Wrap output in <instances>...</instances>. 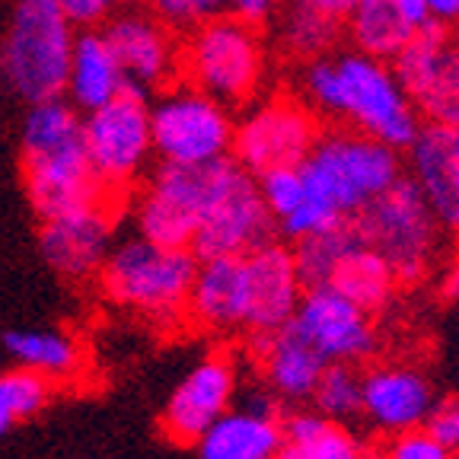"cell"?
Masks as SVG:
<instances>
[{
  "label": "cell",
  "mask_w": 459,
  "mask_h": 459,
  "mask_svg": "<svg viewBox=\"0 0 459 459\" xmlns=\"http://www.w3.org/2000/svg\"><path fill=\"white\" fill-rule=\"evenodd\" d=\"M108 48L115 51L128 86L157 93L179 77V39L151 7H118L100 22Z\"/></svg>",
  "instance_id": "14"
},
{
  "label": "cell",
  "mask_w": 459,
  "mask_h": 459,
  "mask_svg": "<svg viewBox=\"0 0 459 459\" xmlns=\"http://www.w3.org/2000/svg\"><path fill=\"white\" fill-rule=\"evenodd\" d=\"M4 351L16 367H29L51 383L74 380L83 370V348L65 329H10Z\"/></svg>",
  "instance_id": "26"
},
{
  "label": "cell",
  "mask_w": 459,
  "mask_h": 459,
  "mask_svg": "<svg viewBox=\"0 0 459 459\" xmlns=\"http://www.w3.org/2000/svg\"><path fill=\"white\" fill-rule=\"evenodd\" d=\"M424 430L430 437L440 440L450 453L459 450V399H440L434 402L428 421H424Z\"/></svg>",
  "instance_id": "35"
},
{
  "label": "cell",
  "mask_w": 459,
  "mask_h": 459,
  "mask_svg": "<svg viewBox=\"0 0 459 459\" xmlns=\"http://www.w3.org/2000/svg\"><path fill=\"white\" fill-rule=\"evenodd\" d=\"M233 166V157L214 160L201 166L182 163H157L143 176L134 198H128L134 214L137 237L160 246L188 249L192 246L198 221L211 198L221 188L223 176Z\"/></svg>",
  "instance_id": "9"
},
{
  "label": "cell",
  "mask_w": 459,
  "mask_h": 459,
  "mask_svg": "<svg viewBox=\"0 0 459 459\" xmlns=\"http://www.w3.org/2000/svg\"><path fill=\"white\" fill-rule=\"evenodd\" d=\"M239 393V364L230 351H211L201 358L182 383L166 399L160 430L172 444L195 446V440L223 415L233 409Z\"/></svg>",
  "instance_id": "15"
},
{
  "label": "cell",
  "mask_w": 459,
  "mask_h": 459,
  "mask_svg": "<svg viewBox=\"0 0 459 459\" xmlns=\"http://www.w3.org/2000/svg\"><path fill=\"white\" fill-rule=\"evenodd\" d=\"M179 77L227 108H246L268 83L262 26L233 13L198 22L179 42Z\"/></svg>",
  "instance_id": "5"
},
{
  "label": "cell",
  "mask_w": 459,
  "mask_h": 459,
  "mask_svg": "<svg viewBox=\"0 0 459 459\" xmlns=\"http://www.w3.org/2000/svg\"><path fill=\"white\" fill-rule=\"evenodd\" d=\"M383 459H453L440 440H434L424 428H411L393 434V444L386 446Z\"/></svg>",
  "instance_id": "34"
},
{
  "label": "cell",
  "mask_w": 459,
  "mask_h": 459,
  "mask_svg": "<svg viewBox=\"0 0 459 459\" xmlns=\"http://www.w3.org/2000/svg\"><path fill=\"white\" fill-rule=\"evenodd\" d=\"M233 108L176 77L151 93V137L157 163L201 166L230 157Z\"/></svg>",
  "instance_id": "10"
},
{
  "label": "cell",
  "mask_w": 459,
  "mask_h": 459,
  "mask_svg": "<svg viewBox=\"0 0 459 459\" xmlns=\"http://www.w3.org/2000/svg\"><path fill=\"white\" fill-rule=\"evenodd\" d=\"M239 112L243 115L233 122L230 157L249 176L300 166L316 137L323 134V118L294 93L258 96Z\"/></svg>",
  "instance_id": "11"
},
{
  "label": "cell",
  "mask_w": 459,
  "mask_h": 459,
  "mask_svg": "<svg viewBox=\"0 0 459 459\" xmlns=\"http://www.w3.org/2000/svg\"><path fill=\"white\" fill-rule=\"evenodd\" d=\"M453 459H459V450H456V453H453Z\"/></svg>",
  "instance_id": "43"
},
{
  "label": "cell",
  "mask_w": 459,
  "mask_h": 459,
  "mask_svg": "<svg viewBox=\"0 0 459 459\" xmlns=\"http://www.w3.org/2000/svg\"><path fill=\"white\" fill-rule=\"evenodd\" d=\"M118 204H86L67 214L42 221L39 230V249L42 258L67 281H90L100 274L115 239V214Z\"/></svg>",
  "instance_id": "18"
},
{
  "label": "cell",
  "mask_w": 459,
  "mask_h": 459,
  "mask_svg": "<svg viewBox=\"0 0 459 459\" xmlns=\"http://www.w3.org/2000/svg\"><path fill=\"white\" fill-rule=\"evenodd\" d=\"M316 7H323V10H329L332 16H338V20H344L348 16V10L354 7V0H313Z\"/></svg>",
  "instance_id": "41"
},
{
  "label": "cell",
  "mask_w": 459,
  "mask_h": 459,
  "mask_svg": "<svg viewBox=\"0 0 459 459\" xmlns=\"http://www.w3.org/2000/svg\"><path fill=\"white\" fill-rule=\"evenodd\" d=\"M290 323L325 364H358L377 351L373 316L332 287H307Z\"/></svg>",
  "instance_id": "16"
},
{
  "label": "cell",
  "mask_w": 459,
  "mask_h": 459,
  "mask_svg": "<svg viewBox=\"0 0 459 459\" xmlns=\"http://www.w3.org/2000/svg\"><path fill=\"white\" fill-rule=\"evenodd\" d=\"M274 459H367V450L351 430L329 421L309 440H284Z\"/></svg>",
  "instance_id": "30"
},
{
  "label": "cell",
  "mask_w": 459,
  "mask_h": 459,
  "mask_svg": "<svg viewBox=\"0 0 459 459\" xmlns=\"http://www.w3.org/2000/svg\"><path fill=\"white\" fill-rule=\"evenodd\" d=\"M399 4H402V10L415 20V26H424V22H428V13H424L421 0H399Z\"/></svg>",
  "instance_id": "42"
},
{
  "label": "cell",
  "mask_w": 459,
  "mask_h": 459,
  "mask_svg": "<svg viewBox=\"0 0 459 459\" xmlns=\"http://www.w3.org/2000/svg\"><path fill=\"white\" fill-rule=\"evenodd\" d=\"M20 166L26 198L39 221L100 201L118 204L93 176L83 147V115L65 96L26 106L20 125Z\"/></svg>",
  "instance_id": "3"
},
{
  "label": "cell",
  "mask_w": 459,
  "mask_h": 459,
  "mask_svg": "<svg viewBox=\"0 0 459 459\" xmlns=\"http://www.w3.org/2000/svg\"><path fill=\"white\" fill-rule=\"evenodd\" d=\"M0 377H4L10 411H13L16 421L36 418L51 402V393H55V383L48 377H42V373L29 370V367H13V370L0 373Z\"/></svg>",
  "instance_id": "32"
},
{
  "label": "cell",
  "mask_w": 459,
  "mask_h": 459,
  "mask_svg": "<svg viewBox=\"0 0 459 459\" xmlns=\"http://www.w3.org/2000/svg\"><path fill=\"white\" fill-rule=\"evenodd\" d=\"M195 268H198V255L192 249L131 237L118 246L112 243L96 281L102 297L115 307L143 316L157 325H172L186 319Z\"/></svg>",
  "instance_id": "6"
},
{
  "label": "cell",
  "mask_w": 459,
  "mask_h": 459,
  "mask_svg": "<svg viewBox=\"0 0 459 459\" xmlns=\"http://www.w3.org/2000/svg\"><path fill=\"white\" fill-rule=\"evenodd\" d=\"M147 7L176 32H188L198 22L227 10V0H147Z\"/></svg>",
  "instance_id": "33"
},
{
  "label": "cell",
  "mask_w": 459,
  "mask_h": 459,
  "mask_svg": "<svg viewBox=\"0 0 459 459\" xmlns=\"http://www.w3.org/2000/svg\"><path fill=\"white\" fill-rule=\"evenodd\" d=\"M297 169L303 179V204L294 217L278 223V233L287 239L348 227L367 201L386 192L405 172V160L389 143L335 125L323 128Z\"/></svg>",
  "instance_id": "1"
},
{
  "label": "cell",
  "mask_w": 459,
  "mask_h": 459,
  "mask_svg": "<svg viewBox=\"0 0 459 459\" xmlns=\"http://www.w3.org/2000/svg\"><path fill=\"white\" fill-rule=\"evenodd\" d=\"M186 319L201 332H243V255L198 258Z\"/></svg>",
  "instance_id": "22"
},
{
  "label": "cell",
  "mask_w": 459,
  "mask_h": 459,
  "mask_svg": "<svg viewBox=\"0 0 459 459\" xmlns=\"http://www.w3.org/2000/svg\"><path fill=\"white\" fill-rule=\"evenodd\" d=\"M274 20H278L281 48L294 61H313L319 55H329L344 36V20L316 7L313 0H287L274 13Z\"/></svg>",
  "instance_id": "28"
},
{
  "label": "cell",
  "mask_w": 459,
  "mask_h": 459,
  "mask_svg": "<svg viewBox=\"0 0 459 459\" xmlns=\"http://www.w3.org/2000/svg\"><path fill=\"white\" fill-rule=\"evenodd\" d=\"M83 147L100 186L125 208L131 188L151 172L157 160L151 137V96L125 86L106 106L86 112Z\"/></svg>",
  "instance_id": "8"
},
{
  "label": "cell",
  "mask_w": 459,
  "mask_h": 459,
  "mask_svg": "<svg viewBox=\"0 0 459 459\" xmlns=\"http://www.w3.org/2000/svg\"><path fill=\"white\" fill-rule=\"evenodd\" d=\"M258 195L265 201L268 214L274 217V227L284 223L287 217H294L303 204V179L297 166H284V169H268L255 176Z\"/></svg>",
  "instance_id": "31"
},
{
  "label": "cell",
  "mask_w": 459,
  "mask_h": 459,
  "mask_svg": "<svg viewBox=\"0 0 459 459\" xmlns=\"http://www.w3.org/2000/svg\"><path fill=\"white\" fill-rule=\"evenodd\" d=\"M281 444H284L281 418L252 415V411L237 409V405L223 411L195 440L198 459H274Z\"/></svg>",
  "instance_id": "24"
},
{
  "label": "cell",
  "mask_w": 459,
  "mask_h": 459,
  "mask_svg": "<svg viewBox=\"0 0 459 459\" xmlns=\"http://www.w3.org/2000/svg\"><path fill=\"white\" fill-rule=\"evenodd\" d=\"M300 100L319 118L405 151L421 131L393 65L358 48H332L300 67Z\"/></svg>",
  "instance_id": "2"
},
{
  "label": "cell",
  "mask_w": 459,
  "mask_h": 459,
  "mask_svg": "<svg viewBox=\"0 0 459 459\" xmlns=\"http://www.w3.org/2000/svg\"><path fill=\"white\" fill-rule=\"evenodd\" d=\"M405 153V176L421 188L444 233L459 239V125H421Z\"/></svg>",
  "instance_id": "19"
},
{
  "label": "cell",
  "mask_w": 459,
  "mask_h": 459,
  "mask_svg": "<svg viewBox=\"0 0 459 459\" xmlns=\"http://www.w3.org/2000/svg\"><path fill=\"white\" fill-rule=\"evenodd\" d=\"M125 86H128V80H125L115 51L108 48L102 29L80 26L77 36H74L71 61H67L65 100L80 115H86L106 106L108 100H115Z\"/></svg>",
  "instance_id": "23"
},
{
  "label": "cell",
  "mask_w": 459,
  "mask_h": 459,
  "mask_svg": "<svg viewBox=\"0 0 459 459\" xmlns=\"http://www.w3.org/2000/svg\"><path fill=\"white\" fill-rule=\"evenodd\" d=\"M274 233H278V227H274V217L268 214L265 201L258 195L255 176H249L233 160L217 195L201 214L188 249L198 258L246 255L255 246L274 239Z\"/></svg>",
  "instance_id": "13"
},
{
  "label": "cell",
  "mask_w": 459,
  "mask_h": 459,
  "mask_svg": "<svg viewBox=\"0 0 459 459\" xmlns=\"http://www.w3.org/2000/svg\"><path fill=\"white\" fill-rule=\"evenodd\" d=\"M415 29V20L402 10L399 0H354V7L344 16V36L351 48L383 61H393Z\"/></svg>",
  "instance_id": "27"
},
{
  "label": "cell",
  "mask_w": 459,
  "mask_h": 459,
  "mask_svg": "<svg viewBox=\"0 0 459 459\" xmlns=\"http://www.w3.org/2000/svg\"><path fill=\"white\" fill-rule=\"evenodd\" d=\"M313 409L329 421H351L360 415V373L354 364H325L313 395Z\"/></svg>",
  "instance_id": "29"
},
{
  "label": "cell",
  "mask_w": 459,
  "mask_h": 459,
  "mask_svg": "<svg viewBox=\"0 0 459 459\" xmlns=\"http://www.w3.org/2000/svg\"><path fill=\"white\" fill-rule=\"evenodd\" d=\"M122 0H61V7L67 10L77 26H100Z\"/></svg>",
  "instance_id": "36"
},
{
  "label": "cell",
  "mask_w": 459,
  "mask_h": 459,
  "mask_svg": "<svg viewBox=\"0 0 459 459\" xmlns=\"http://www.w3.org/2000/svg\"><path fill=\"white\" fill-rule=\"evenodd\" d=\"M421 125H459V36L424 22L389 61Z\"/></svg>",
  "instance_id": "12"
},
{
  "label": "cell",
  "mask_w": 459,
  "mask_h": 459,
  "mask_svg": "<svg viewBox=\"0 0 459 459\" xmlns=\"http://www.w3.org/2000/svg\"><path fill=\"white\" fill-rule=\"evenodd\" d=\"M428 22H437V26L456 29L459 26V0H421Z\"/></svg>",
  "instance_id": "38"
},
{
  "label": "cell",
  "mask_w": 459,
  "mask_h": 459,
  "mask_svg": "<svg viewBox=\"0 0 459 459\" xmlns=\"http://www.w3.org/2000/svg\"><path fill=\"white\" fill-rule=\"evenodd\" d=\"M440 294H444V300L459 303V262L446 268L444 281H440Z\"/></svg>",
  "instance_id": "39"
},
{
  "label": "cell",
  "mask_w": 459,
  "mask_h": 459,
  "mask_svg": "<svg viewBox=\"0 0 459 459\" xmlns=\"http://www.w3.org/2000/svg\"><path fill=\"white\" fill-rule=\"evenodd\" d=\"M325 287H332L351 303H358L364 313L377 316L393 303L399 278L386 265V258L380 252H373L367 243H360L358 233H354L348 249L342 252V258L332 268V278Z\"/></svg>",
  "instance_id": "25"
},
{
  "label": "cell",
  "mask_w": 459,
  "mask_h": 459,
  "mask_svg": "<svg viewBox=\"0 0 459 459\" xmlns=\"http://www.w3.org/2000/svg\"><path fill=\"white\" fill-rule=\"evenodd\" d=\"M16 424L13 411H10V402H7V389H4V377H0V437L7 434L10 428Z\"/></svg>",
  "instance_id": "40"
},
{
  "label": "cell",
  "mask_w": 459,
  "mask_h": 459,
  "mask_svg": "<svg viewBox=\"0 0 459 459\" xmlns=\"http://www.w3.org/2000/svg\"><path fill=\"white\" fill-rule=\"evenodd\" d=\"M303 297L294 249L284 243L255 246L243 255V332L265 335L290 323Z\"/></svg>",
  "instance_id": "17"
},
{
  "label": "cell",
  "mask_w": 459,
  "mask_h": 459,
  "mask_svg": "<svg viewBox=\"0 0 459 459\" xmlns=\"http://www.w3.org/2000/svg\"><path fill=\"white\" fill-rule=\"evenodd\" d=\"M77 29L61 0H10L0 26V90L26 106L65 96Z\"/></svg>",
  "instance_id": "4"
},
{
  "label": "cell",
  "mask_w": 459,
  "mask_h": 459,
  "mask_svg": "<svg viewBox=\"0 0 459 459\" xmlns=\"http://www.w3.org/2000/svg\"><path fill=\"white\" fill-rule=\"evenodd\" d=\"M348 227L360 243L386 258L399 284H415L434 268L444 243V227L428 208L421 188L402 172L399 179L380 192L351 217Z\"/></svg>",
  "instance_id": "7"
},
{
  "label": "cell",
  "mask_w": 459,
  "mask_h": 459,
  "mask_svg": "<svg viewBox=\"0 0 459 459\" xmlns=\"http://www.w3.org/2000/svg\"><path fill=\"white\" fill-rule=\"evenodd\" d=\"M284 4L287 0H227V13L243 16V20L262 26V22L274 20V13H278Z\"/></svg>",
  "instance_id": "37"
},
{
  "label": "cell",
  "mask_w": 459,
  "mask_h": 459,
  "mask_svg": "<svg viewBox=\"0 0 459 459\" xmlns=\"http://www.w3.org/2000/svg\"><path fill=\"white\" fill-rule=\"evenodd\" d=\"M456 36H459V32H456Z\"/></svg>",
  "instance_id": "44"
},
{
  "label": "cell",
  "mask_w": 459,
  "mask_h": 459,
  "mask_svg": "<svg viewBox=\"0 0 459 459\" xmlns=\"http://www.w3.org/2000/svg\"><path fill=\"white\" fill-rule=\"evenodd\" d=\"M434 402V386L415 367H373L360 373V415L383 434L424 428Z\"/></svg>",
  "instance_id": "20"
},
{
  "label": "cell",
  "mask_w": 459,
  "mask_h": 459,
  "mask_svg": "<svg viewBox=\"0 0 459 459\" xmlns=\"http://www.w3.org/2000/svg\"><path fill=\"white\" fill-rule=\"evenodd\" d=\"M255 367L262 370L265 386L278 395L281 402H309L319 373L325 360L313 344L294 329V323H284L281 329L265 332V335H249Z\"/></svg>",
  "instance_id": "21"
}]
</instances>
